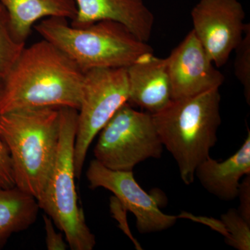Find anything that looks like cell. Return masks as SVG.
Returning <instances> with one entry per match:
<instances>
[{
    "label": "cell",
    "mask_w": 250,
    "mask_h": 250,
    "mask_svg": "<svg viewBox=\"0 0 250 250\" xmlns=\"http://www.w3.org/2000/svg\"><path fill=\"white\" fill-rule=\"evenodd\" d=\"M83 77L71 59L45 39L25 46L1 80L0 113L41 107L78 110Z\"/></svg>",
    "instance_id": "6da1fadb"
},
{
    "label": "cell",
    "mask_w": 250,
    "mask_h": 250,
    "mask_svg": "<svg viewBox=\"0 0 250 250\" xmlns=\"http://www.w3.org/2000/svg\"><path fill=\"white\" fill-rule=\"evenodd\" d=\"M60 126L59 108H22L0 116V131L11 157L15 186L38 202L57 158Z\"/></svg>",
    "instance_id": "7a4b0ae2"
},
{
    "label": "cell",
    "mask_w": 250,
    "mask_h": 250,
    "mask_svg": "<svg viewBox=\"0 0 250 250\" xmlns=\"http://www.w3.org/2000/svg\"><path fill=\"white\" fill-rule=\"evenodd\" d=\"M220 103L221 95L216 88L172 100L162 111L152 115L161 143L173 156L187 185L193 183L195 169L210 156L218 141Z\"/></svg>",
    "instance_id": "3957f363"
},
{
    "label": "cell",
    "mask_w": 250,
    "mask_h": 250,
    "mask_svg": "<svg viewBox=\"0 0 250 250\" xmlns=\"http://www.w3.org/2000/svg\"><path fill=\"white\" fill-rule=\"evenodd\" d=\"M34 29L83 72L103 67H128L146 54L154 53L147 42L115 21L75 27L65 18L51 17L36 23Z\"/></svg>",
    "instance_id": "277c9868"
},
{
    "label": "cell",
    "mask_w": 250,
    "mask_h": 250,
    "mask_svg": "<svg viewBox=\"0 0 250 250\" xmlns=\"http://www.w3.org/2000/svg\"><path fill=\"white\" fill-rule=\"evenodd\" d=\"M59 110L60 137L57 158L38 203L40 209L63 233L70 249L92 250L96 238L87 225L84 212L78 205L75 187L73 158L78 111L69 107Z\"/></svg>",
    "instance_id": "5b68a950"
},
{
    "label": "cell",
    "mask_w": 250,
    "mask_h": 250,
    "mask_svg": "<svg viewBox=\"0 0 250 250\" xmlns=\"http://www.w3.org/2000/svg\"><path fill=\"white\" fill-rule=\"evenodd\" d=\"M95 160L113 170L133 171L140 163L160 159L164 146L147 112L124 104L100 131Z\"/></svg>",
    "instance_id": "8992f818"
},
{
    "label": "cell",
    "mask_w": 250,
    "mask_h": 250,
    "mask_svg": "<svg viewBox=\"0 0 250 250\" xmlns=\"http://www.w3.org/2000/svg\"><path fill=\"white\" fill-rule=\"evenodd\" d=\"M129 91L126 67H103L84 72L74 146L75 177L80 179L95 136L124 104Z\"/></svg>",
    "instance_id": "52a82bcc"
},
{
    "label": "cell",
    "mask_w": 250,
    "mask_h": 250,
    "mask_svg": "<svg viewBox=\"0 0 250 250\" xmlns=\"http://www.w3.org/2000/svg\"><path fill=\"white\" fill-rule=\"evenodd\" d=\"M193 30L216 67L227 63L244 35L245 14L238 0H200L191 13Z\"/></svg>",
    "instance_id": "ba28073f"
},
{
    "label": "cell",
    "mask_w": 250,
    "mask_h": 250,
    "mask_svg": "<svg viewBox=\"0 0 250 250\" xmlns=\"http://www.w3.org/2000/svg\"><path fill=\"white\" fill-rule=\"evenodd\" d=\"M86 177L90 188H104L109 190L125 210L134 214L141 233L165 231L180 217L163 213L156 197L143 190L133 171L111 170L93 159L88 166Z\"/></svg>",
    "instance_id": "9c48e42d"
},
{
    "label": "cell",
    "mask_w": 250,
    "mask_h": 250,
    "mask_svg": "<svg viewBox=\"0 0 250 250\" xmlns=\"http://www.w3.org/2000/svg\"><path fill=\"white\" fill-rule=\"evenodd\" d=\"M165 60L172 100L220 88L225 82L192 29Z\"/></svg>",
    "instance_id": "30bf717a"
},
{
    "label": "cell",
    "mask_w": 250,
    "mask_h": 250,
    "mask_svg": "<svg viewBox=\"0 0 250 250\" xmlns=\"http://www.w3.org/2000/svg\"><path fill=\"white\" fill-rule=\"evenodd\" d=\"M77 15L70 24L84 27L94 22L111 21L121 23L136 37L147 42L154 24V16L143 0H74Z\"/></svg>",
    "instance_id": "8fae6325"
},
{
    "label": "cell",
    "mask_w": 250,
    "mask_h": 250,
    "mask_svg": "<svg viewBox=\"0 0 250 250\" xmlns=\"http://www.w3.org/2000/svg\"><path fill=\"white\" fill-rule=\"evenodd\" d=\"M129 96L128 103L150 114L162 111L172 100L165 59L154 53L141 57L126 67Z\"/></svg>",
    "instance_id": "7c38bea8"
},
{
    "label": "cell",
    "mask_w": 250,
    "mask_h": 250,
    "mask_svg": "<svg viewBox=\"0 0 250 250\" xmlns=\"http://www.w3.org/2000/svg\"><path fill=\"white\" fill-rule=\"evenodd\" d=\"M243 146L234 154L221 162L210 156L195 169V177L209 193L223 201L238 197L241 179L250 174V131L248 128Z\"/></svg>",
    "instance_id": "4fadbf2b"
},
{
    "label": "cell",
    "mask_w": 250,
    "mask_h": 250,
    "mask_svg": "<svg viewBox=\"0 0 250 250\" xmlns=\"http://www.w3.org/2000/svg\"><path fill=\"white\" fill-rule=\"evenodd\" d=\"M9 16L15 39L25 43L36 23L45 18H63L70 21L76 17L74 0H0Z\"/></svg>",
    "instance_id": "5bb4252c"
},
{
    "label": "cell",
    "mask_w": 250,
    "mask_h": 250,
    "mask_svg": "<svg viewBox=\"0 0 250 250\" xmlns=\"http://www.w3.org/2000/svg\"><path fill=\"white\" fill-rule=\"evenodd\" d=\"M40 207L35 197L18 187H0V246L14 233L36 221Z\"/></svg>",
    "instance_id": "9a60e30c"
},
{
    "label": "cell",
    "mask_w": 250,
    "mask_h": 250,
    "mask_svg": "<svg viewBox=\"0 0 250 250\" xmlns=\"http://www.w3.org/2000/svg\"><path fill=\"white\" fill-rule=\"evenodd\" d=\"M24 47L25 43L15 39L9 16L4 6L0 4V80L7 75Z\"/></svg>",
    "instance_id": "2e32d148"
},
{
    "label": "cell",
    "mask_w": 250,
    "mask_h": 250,
    "mask_svg": "<svg viewBox=\"0 0 250 250\" xmlns=\"http://www.w3.org/2000/svg\"><path fill=\"white\" fill-rule=\"evenodd\" d=\"M227 235L225 243L238 250H250V223L238 213V210L230 208L221 216Z\"/></svg>",
    "instance_id": "e0dca14e"
},
{
    "label": "cell",
    "mask_w": 250,
    "mask_h": 250,
    "mask_svg": "<svg viewBox=\"0 0 250 250\" xmlns=\"http://www.w3.org/2000/svg\"><path fill=\"white\" fill-rule=\"evenodd\" d=\"M235 75L243 85L247 103L250 104V24H246L244 35L234 49Z\"/></svg>",
    "instance_id": "ac0fdd59"
},
{
    "label": "cell",
    "mask_w": 250,
    "mask_h": 250,
    "mask_svg": "<svg viewBox=\"0 0 250 250\" xmlns=\"http://www.w3.org/2000/svg\"><path fill=\"white\" fill-rule=\"evenodd\" d=\"M1 80H0V98H1ZM1 116V113H0ZM15 186L14 172L11 157L7 147L1 138L0 131V187L12 188Z\"/></svg>",
    "instance_id": "d6986e66"
},
{
    "label": "cell",
    "mask_w": 250,
    "mask_h": 250,
    "mask_svg": "<svg viewBox=\"0 0 250 250\" xmlns=\"http://www.w3.org/2000/svg\"><path fill=\"white\" fill-rule=\"evenodd\" d=\"M44 228L45 231V245L48 250H65L69 248L62 233L56 231L54 223L48 215H43Z\"/></svg>",
    "instance_id": "ffe728a7"
},
{
    "label": "cell",
    "mask_w": 250,
    "mask_h": 250,
    "mask_svg": "<svg viewBox=\"0 0 250 250\" xmlns=\"http://www.w3.org/2000/svg\"><path fill=\"white\" fill-rule=\"evenodd\" d=\"M238 197H239L240 207L238 211L248 223H250V174L240 184Z\"/></svg>",
    "instance_id": "44dd1931"
}]
</instances>
